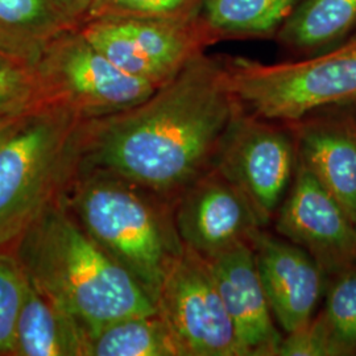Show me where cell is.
Here are the masks:
<instances>
[{"mask_svg":"<svg viewBox=\"0 0 356 356\" xmlns=\"http://www.w3.org/2000/svg\"><path fill=\"white\" fill-rule=\"evenodd\" d=\"M239 110L223 56L202 53L145 101L86 120L82 172L110 173L175 204L213 168Z\"/></svg>","mask_w":356,"mask_h":356,"instance_id":"obj_1","label":"cell"},{"mask_svg":"<svg viewBox=\"0 0 356 356\" xmlns=\"http://www.w3.org/2000/svg\"><path fill=\"white\" fill-rule=\"evenodd\" d=\"M356 32V0H304L277 33L293 58L330 51Z\"/></svg>","mask_w":356,"mask_h":356,"instance_id":"obj_17","label":"cell"},{"mask_svg":"<svg viewBox=\"0 0 356 356\" xmlns=\"http://www.w3.org/2000/svg\"><path fill=\"white\" fill-rule=\"evenodd\" d=\"M85 122L65 106L40 101L0 144V250L72 191L82 173Z\"/></svg>","mask_w":356,"mask_h":356,"instance_id":"obj_3","label":"cell"},{"mask_svg":"<svg viewBox=\"0 0 356 356\" xmlns=\"http://www.w3.org/2000/svg\"><path fill=\"white\" fill-rule=\"evenodd\" d=\"M207 261L234 323L241 356L277 355L284 335L268 304L254 247L238 245Z\"/></svg>","mask_w":356,"mask_h":356,"instance_id":"obj_14","label":"cell"},{"mask_svg":"<svg viewBox=\"0 0 356 356\" xmlns=\"http://www.w3.org/2000/svg\"><path fill=\"white\" fill-rule=\"evenodd\" d=\"M214 168L252 204L267 226L279 211L297 168V148L288 123L243 111L231 122L220 143Z\"/></svg>","mask_w":356,"mask_h":356,"instance_id":"obj_8","label":"cell"},{"mask_svg":"<svg viewBox=\"0 0 356 356\" xmlns=\"http://www.w3.org/2000/svg\"><path fill=\"white\" fill-rule=\"evenodd\" d=\"M86 356H182L160 313L120 319L89 335Z\"/></svg>","mask_w":356,"mask_h":356,"instance_id":"obj_20","label":"cell"},{"mask_svg":"<svg viewBox=\"0 0 356 356\" xmlns=\"http://www.w3.org/2000/svg\"><path fill=\"white\" fill-rule=\"evenodd\" d=\"M229 86L248 114L294 123L319 108L356 99V32L330 51L264 64L223 57Z\"/></svg>","mask_w":356,"mask_h":356,"instance_id":"obj_5","label":"cell"},{"mask_svg":"<svg viewBox=\"0 0 356 356\" xmlns=\"http://www.w3.org/2000/svg\"><path fill=\"white\" fill-rule=\"evenodd\" d=\"M26 275L15 252L0 250V356L15 354L16 325L22 310Z\"/></svg>","mask_w":356,"mask_h":356,"instance_id":"obj_21","label":"cell"},{"mask_svg":"<svg viewBox=\"0 0 356 356\" xmlns=\"http://www.w3.org/2000/svg\"><path fill=\"white\" fill-rule=\"evenodd\" d=\"M254 259L268 304L285 334L302 330L317 314L327 276L300 245L264 229L256 238Z\"/></svg>","mask_w":356,"mask_h":356,"instance_id":"obj_13","label":"cell"},{"mask_svg":"<svg viewBox=\"0 0 356 356\" xmlns=\"http://www.w3.org/2000/svg\"><path fill=\"white\" fill-rule=\"evenodd\" d=\"M58 15L69 28H81L88 20L95 0H51Z\"/></svg>","mask_w":356,"mask_h":356,"instance_id":"obj_24","label":"cell"},{"mask_svg":"<svg viewBox=\"0 0 356 356\" xmlns=\"http://www.w3.org/2000/svg\"><path fill=\"white\" fill-rule=\"evenodd\" d=\"M200 6L201 0H95L88 20L98 17L177 19L200 13Z\"/></svg>","mask_w":356,"mask_h":356,"instance_id":"obj_22","label":"cell"},{"mask_svg":"<svg viewBox=\"0 0 356 356\" xmlns=\"http://www.w3.org/2000/svg\"><path fill=\"white\" fill-rule=\"evenodd\" d=\"M32 66L42 99L65 106L85 120L124 111L159 89L119 69L79 28L58 33Z\"/></svg>","mask_w":356,"mask_h":356,"instance_id":"obj_6","label":"cell"},{"mask_svg":"<svg viewBox=\"0 0 356 356\" xmlns=\"http://www.w3.org/2000/svg\"><path fill=\"white\" fill-rule=\"evenodd\" d=\"M304 0H201L200 15L219 42L275 40Z\"/></svg>","mask_w":356,"mask_h":356,"instance_id":"obj_19","label":"cell"},{"mask_svg":"<svg viewBox=\"0 0 356 356\" xmlns=\"http://www.w3.org/2000/svg\"><path fill=\"white\" fill-rule=\"evenodd\" d=\"M67 28L51 0H0V53L15 64H35Z\"/></svg>","mask_w":356,"mask_h":356,"instance_id":"obj_18","label":"cell"},{"mask_svg":"<svg viewBox=\"0 0 356 356\" xmlns=\"http://www.w3.org/2000/svg\"><path fill=\"white\" fill-rule=\"evenodd\" d=\"M44 101L32 65L10 64L0 69V119Z\"/></svg>","mask_w":356,"mask_h":356,"instance_id":"obj_23","label":"cell"},{"mask_svg":"<svg viewBox=\"0 0 356 356\" xmlns=\"http://www.w3.org/2000/svg\"><path fill=\"white\" fill-rule=\"evenodd\" d=\"M356 355V264L330 277L325 304L302 330L286 334L277 356Z\"/></svg>","mask_w":356,"mask_h":356,"instance_id":"obj_15","label":"cell"},{"mask_svg":"<svg viewBox=\"0 0 356 356\" xmlns=\"http://www.w3.org/2000/svg\"><path fill=\"white\" fill-rule=\"evenodd\" d=\"M35 104H36V103H35ZM32 106H33V104H32ZM28 108H29V107H28ZM28 108H26V110H28ZM26 110H22V111H19V113H15V114L8 115V116L0 119V144L10 136V134L13 132V128L16 127V124H17L20 116L23 115V113H24Z\"/></svg>","mask_w":356,"mask_h":356,"instance_id":"obj_25","label":"cell"},{"mask_svg":"<svg viewBox=\"0 0 356 356\" xmlns=\"http://www.w3.org/2000/svg\"><path fill=\"white\" fill-rule=\"evenodd\" d=\"M175 220L184 245L207 260L254 245L266 227L242 191L214 166L178 197Z\"/></svg>","mask_w":356,"mask_h":356,"instance_id":"obj_11","label":"cell"},{"mask_svg":"<svg viewBox=\"0 0 356 356\" xmlns=\"http://www.w3.org/2000/svg\"><path fill=\"white\" fill-rule=\"evenodd\" d=\"M69 194V207L90 238L128 270L156 304L185 247L176 227L175 204L97 170L82 172Z\"/></svg>","mask_w":356,"mask_h":356,"instance_id":"obj_4","label":"cell"},{"mask_svg":"<svg viewBox=\"0 0 356 356\" xmlns=\"http://www.w3.org/2000/svg\"><path fill=\"white\" fill-rule=\"evenodd\" d=\"M88 332L26 277L13 356H86Z\"/></svg>","mask_w":356,"mask_h":356,"instance_id":"obj_16","label":"cell"},{"mask_svg":"<svg viewBox=\"0 0 356 356\" xmlns=\"http://www.w3.org/2000/svg\"><path fill=\"white\" fill-rule=\"evenodd\" d=\"M13 245L26 277L88 335L159 312L132 275L90 238L66 198L47 209Z\"/></svg>","mask_w":356,"mask_h":356,"instance_id":"obj_2","label":"cell"},{"mask_svg":"<svg viewBox=\"0 0 356 356\" xmlns=\"http://www.w3.org/2000/svg\"><path fill=\"white\" fill-rule=\"evenodd\" d=\"M288 124L297 159L356 226V99L319 108Z\"/></svg>","mask_w":356,"mask_h":356,"instance_id":"obj_12","label":"cell"},{"mask_svg":"<svg viewBox=\"0 0 356 356\" xmlns=\"http://www.w3.org/2000/svg\"><path fill=\"white\" fill-rule=\"evenodd\" d=\"M275 229L312 254L327 279L356 264V226L318 179L297 159V168Z\"/></svg>","mask_w":356,"mask_h":356,"instance_id":"obj_10","label":"cell"},{"mask_svg":"<svg viewBox=\"0 0 356 356\" xmlns=\"http://www.w3.org/2000/svg\"><path fill=\"white\" fill-rule=\"evenodd\" d=\"M10 64H15V63H13L10 58H7L4 54H1V53H0V69Z\"/></svg>","mask_w":356,"mask_h":356,"instance_id":"obj_26","label":"cell"},{"mask_svg":"<svg viewBox=\"0 0 356 356\" xmlns=\"http://www.w3.org/2000/svg\"><path fill=\"white\" fill-rule=\"evenodd\" d=\"M156 305L182 356H241L210 264L189 247L170 269Z\"/></svg>","mask_w":356,"mask_h":356,"instance_id":"obj_9","label":"cell"},{"mask_svg":"<svg viewBox=\"0 0 356 356\" xmlns=\"http://www.w3.org/2000/svg\"><path fill=\"white\" fill-rule=\"evenodd\" d=\"M79 29L119 69L156 88L219 42L200 13L177 19L98 17Z\"/></svg>","mask_w":356,"mask_h":356,"instance_id":"obj_7","label":"cell"}]
</instances>
